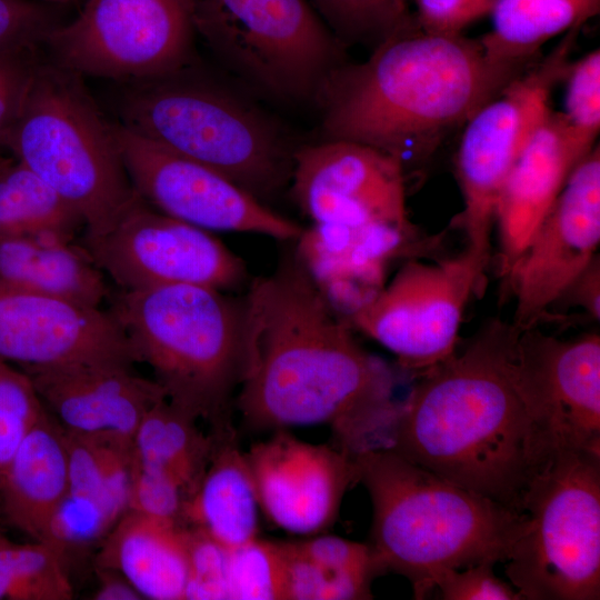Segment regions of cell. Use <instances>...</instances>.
I'll return each mask as SVG.
<instances>
[{
	"label": "cell",
	"mask_w": 600,
	"mask_h": 600,
	"mask_svg": "<svg viewBox=\"0 0 600 600\" xmlns=\"http://www.w3.org/2000/svg\"><path fill=\"white\" fill-rule=\"evenodd\" d=\"M241 303L236 406L247 427L324 424L351 457L390 448L401 402L393 371L357 342L297 253L253 279Z\"/></svg>",
	"instance_id": "obj_1"
},
{
	"label": "cell",
	"mask_w": 600,
	"mask_h": 600,
	"mask_svg": "<svg viewBox=\"0 0 600 600\" xmlns=\"http://www.w3.org/2000/svg\"><path fill=\"white\" fill-rule=\"evenodd\" d=\"M519 333L491 319L461 353L416 377L388 449L521 513L530 481L552 456L517 380Z\"/></svg>",
	"instance_id": "obj_2"
},
{
	"label": "cell",
	"mask_w": 600,
	"mask_h": 600,
	"mask_svg": "<svg viewBox=\"0 0 600 600\" xmlns=\"http://www.w3.org/2000/svg\"><path fill=\"white\" fill-rule=\"evenodd\" d=\"M529 68L496 63L479 40L426 31L413 16L366 61L333 70L314 102L324 140L373 147L404 168Z\"/></svg>",
	"instance_id": "obj_3"
},
{
	"label": "cell",
	"mask_w": 600,
	"mask_h": 600,
	"mask_svg": "<svg viewBox=\"0 0 600 600\" xmlns=\"http://www.w3.org/2000/svg\"><path fill=\"white\" fill-rule=\"evenodd\" d=\"M372 504L370 546L387 571L406 577L414 599L446 570L509 558L524 514L460 487L391 449L353 457Z\"/></svg>",
	"instance_id": "obj_4"
},
{
	"label": "cell",
	"mask_w": 600,
	"mask_h": 600,
	"mask_svg": "<svg viewBox=\"0 0 600 600\" xmlns=\"http://www.w3.org/2000/svg\"><path fill=\"white\" fill-rule=\"evenodd\" d=\"M120 84L119 123L130 131L221 173L262 202L290 182L298 147L289 131L199 62Z\"/></svg>",
	"instance_id": "obj_5"
},
{
	"label": "cell",
	"mask_w": 600,
	"mask_h": 600,
	"mask_svg": "<svg viewBox=\"0 0 600 600\" xmlns=\"http://www.w3.org/2000/svg\"><path fill=\"white\" fill-rule=\"evenodd\" d=\"M108 310L167 399L211 429L231 422L244 377L242 303L190 284L112 291Z\"/></svg>",
	"instance_id": "obj_6"
},
{
	"label": "cell",
	"mask_w": 600,
	"mask_h": 600,
	"mask_svg": "<svg viewBox=\"0 0 600 600\" xmlns=\"http://www.w3.org/2000/svg\"><path fill=\"white\" fill-rule=\"evenodd\" d=\"M82 217L83 232L112 226L137 193L109 122L82 76L42 58L22 110L1 142Z\"/></svg>",
	"instance_id": "obj_7"
},
{
	"label": "cell",
	"mask_w": 600,
	"mask_h": 600,
	"mask_svg": "<svg viewBox=\"0 0 600 600\" xmlns=\"http://www.w3.org/2000/svg\"><path fill=\"white\" fill-rule=\"evenodd\" d=\"M506 574L523 600L600 599V456L556 453L530 481Z\"/></svg>",
	"instance_id": "obj_8"
},
{
	"label": "cell",
	"mask_w": 600,
	"mask_h": 600,
	"mask_svg": "<svg viewBox=\"0 0 600 600\" xmlns=\"http://www.w3.org/2000/svg\"><path fill=\"white\" fill-rule=\"evenodd\" d=\"M196 33L244 84L286 103L314 102L346 63L344 43L307 0H192Z\"/></svg>",
	"instance_id": "obj_9"
},
{
	"label": "cell",
	"mask_w": 600,
	"mask_h": 600,
	"mask_svg": "<svg viewBox=\"0 0 600 600\" xmlns=\"http://www.w3.org/2000/svg\"><path fill=\"white\" fill-rule=\"evenodd\" d=\"M580 29L567 31L552 51L514 78L464 123L457 152V174L464 201L461 223L468 240L466 250L484 279L500 191L550 110L551 92L564 78Z\"/></svg>",
	"instance_id": "obj_10"
},
{
	"label": "cell",
	"mask_w": 600,
	"mask_h": 600,
	"mask_svg": "<svg viewBox=\"0 0 600 600\" xmlns=\"http://www.w3.org/2000/svg\"><path fill=\"white\" fill-rule=\"evenodd\" d=\"M192 0H87L43 48L80 76L128 83L198 63Z\"/></svg>",
	"instance_id": "obj_11"
},
{
	"label": "cell",
	"mask_w": 600,
	"mask_h": 600,
	"mask_svg": "<svg viewBox=\"0 0 600 600\" xmlns=\"http://www.w3.org/2000/svg\"><path fill=\"white\" fill-rule=\"evenodd\" d=\"M121 290L190 284L229 291L246 280L243 261L210 231L170 217L138 194L100 233L76 240Z\"/></svg>",
	"instance_id": "obj_12"
},
{
	"label": "cell",
	"mask_w": 600,
	"mask_h": 600,
	"mask_svg": "<svg viewBox=\"0 0 600 600\" xmlns=\"http://www.w3.org/2000/svg\"><path fill=\"white\" fill-rule=\"evenodd\" d=\"M484 282L467 250L436 263L409 259L349 324L392 352L416 378L457 351L466 304Z\"/></svg>",
	"instance_id": "obj_13"
},
{
	"label": "cell",
	"mask_w": 600,
	"mask_h": 600,
	"mask_svg": "<svg viewBox=\"0 0 600 600\" xmlns=\"http://www.w3.org/2000/svg\"><path fill=\"white\" fill-rule=\"evenodd\" d=\"M116 139L136 193L157 210L207 231L297 240L302 228L221 173L120 123Z\"/></svg>",
	"instance_id": "obj_14"
},
{
	"label": "cell",
	"mask_w": 600,
	"mask_h": 600,
	"mask_svg": "<svg viewBox=\"0 0 600 600\" xmlns=\"http://www.w3.org/2000/svg\"><path fill=\"white\" fill-rule=\"evenodd\" d=\"M514 369L521 393L551 456H600V337L562 341L538 327L519 333Z\"/></svg>",
	"instance_id": "obj_15"
},
{
	"label": "cell",
	"mask_w": 600,
	"mask_h": 600,
	"mask_svg": "<svg viewBox=\"0 0 600 600\" xmlns=\"http://www.w3.org/2000/svg\"><path fill=\"white\" fill-rule=\"evenodd\" d=\"M599 243L600 149L594 147L568 177L502 287L516 297L511 323L519 332L546 318L597 256Z\"/></svg>",
	"instance_id": "obj_16"
},
{
	"label": "cell",
	"mask_w": 600,
	"mask_h": 600,
	"mask_svg": "<svg viewBox=\"0 0 600 600\" xmlns=\"http://www.w3.org/2000/svg\"><path fill=\"white\" fill-rule=\"evenodd\" d=\"M290 182L313 223L413 227L406 211L404 168L373 147L349 140L298 147Z\"/></svg>",
	"instance_id": "obj_17"
},
{
	"label": "cell",
	"mask_w": 600,
	"mask_h": 600,
	"mask_svg": "<svg viewBox=\"0 0 600 600\" xmlns=\"http://www.w3.org/2000/svg\"><path fill=\"white\" fill-rule=\"evenodd\" d=\"M0 359L20 368L139 362L108 309L1 284Z\"/></svg>",
	"instance_id": "obj_18"
},
{
	"label": "cell",
	"mask_w": 600,
	"mask_h": 600,
	"mask_svg": "<svg viewBox=\"0 0 600 600\" xmlns=\"http://www.w3.org/2000/svg\"><path fill=\"white\" fill-rule=\"evenodd\" d=\"M260 508L277 527L314 534L336 520L357 483L353 457L337 447L298 439L286 429L246 451Z\"/></svg>",
	"instance_id": "obj_19"
},
{
	"label": "cell",
	"mask_w": 600,
	"mask_h": 600,
	"mask_svg": "<svg viewBox=\"0 0 600 600\" xmlns=\"http://www.w3.org/2000/svg\"><path fill=\"white\" fill-rule=\"evenodd\" d=\"M297 256L319 290L343 320H349L384 287L390 262L413 259L436 247V240L413 227L314 223L297 239Z\"/></svg>",
	"instance_id": "obj_20"
},
{
	"label": "cell",
	"mask_w": 600,
	"mask_h": 600,
	"mask_svg": "<svg viewBox=\"0 0 600 600\" xmlns=\"http://www.w3.org/2000/svg\"><path fill=\"white\" fill-rule=\"evenodd\" d=\"M48 411L67 430L114 432L133 439L144 414L167 398L154 380L132 367L70 364L20 368Z\"/></svg>",
	"instance_id": "obj_21"
},
{
	"label": "cell",
	"mask_w": 600,
	"mask_h": 600,
	"mask_svg": "<svg viewBox=\"0 0 600 600\" xmlns=\"http://www.w3.org/2000/svg\"><path fill=\"white\" fill-rule=\"evenodd\" d=\"M592 149L574 137L561 112L551 109L533 132L496 206L502 287L568 177Z\"/></svg>",
	"instance_id": "obj_22"
},
{
	"label": "cell",
	"mask_w": 600,
	"mask_h": 600,
	"mask_svg": "<svg viewBox=\"0 0 600 600\" xmlns=\"http://www.w3.org/2000/svg\"><path fill=\"white\" fill-rule=\"evenodd\" d=\"M210 431L211 456L198 487L184 503L182 526L201 530L232 549L258 537L260 503L232 423Z\"/></svg>",
	"instance_id": "obj_23"
},
{
	"label": "cell",
	"mask_w": 600,
	"mask_h": 600,
	"mask_svg": "<svg viewBox=\"0 0 600 600\" xmlns=\"http://www.w3.org/2000/svg\"><path fill=\"white\" fill-rule=\"evenodd\" d=\"M68 490L64 429L47 409L0 480V507L12 527L33 541H48L51 519Z\"/></svg>",
	"instance_id": "obj_24"
},
{
	"label": "cell",
	"mask_w": 600,
	"mask_h": 600,
	"mask_svg": "<svg viewBox=\"0 0 600 600\" xmlns=\"http://www.w3.org/2000/svg\"><path fill=\"white\" fill-rule=\"evenodd\" d=\"M152 600H183L189 561L186 527L127 510L110 530L97 558Z\"/></svg>",
	"instance_id": "obj_25"
},
{
	"label": "cell",
	"mask_w": 600,
	"mask_h": 600,
	"mask_svg": "<svg viewBox=\"0 0 600 600\" xmlns=\"http://www.w3.org/2000/svg\"><path fill=\"white\" fill-rule=\"evenodd\" d=\"M0 284L89 307L112 292L77 241L43 236H0Z\"/></svg>",
	"instance_id": "obj_26"
},
{
	"label": "cell",
	"mask_w": 600,
	"mask_h": 600,
	"mask_svg": "<svg viewBox=\"0 0 600 600\" xmlns=\"http://www.w3.org/2000/svg\"><path fill=\"white\" fill-rule=\"evenodd\" d=\"M599 11L600 0H497L492 28L479 41L491 61L529 68L547 41Z\"/></svg>",
	"instance_id": "obj_27"
},
{
	"label": "cell",
	"mask_w": 600,
	"mask_h": 600,
	"mask_svg": "<svg viewBox=\"0 0 600 600\" xmlns=\"http://www.w3.org/2000/svg\"><path fill=\"white\" fill-rule=\"evenodd\" d=\"M213 434H204L198 420L167 398L142 418L134 436V457L173 477L187 493H193L207 468Z\"/></svg>",
	"instance_id": "obj_28"
},
{
	"label": "cell",
	"mask_w": 600,
	"mask_h": 600,
	"mask_svg": "<svg viewBox=\"0 0 600 600\" xmlns=\"http://www.w3.org/2000/svg\"><path fill=\"white\" fill-rule=\"evenodd\" d=\"M84 229L79 212L13 157L0 162V236L74 240Z\"/></svg>",
	"instance_id": "obj_29"
},
{
	"label": "cell",
	"mask_w": 600,
	"mask_h": 600,
	"mask_svg": "<svg viewBox=\"0 0 600 600\" xmlns=\"http://www.w3.org/2000/svg\"><path fill=\"white\" fill-rule=\"evenodd\" d=\"M64 442L68 493L99 500L121 518L128 510L133 439L114 432L82 433L64 429Z\"/></svg>",
	"instance_id": "obj_30"
},
{
	"label": "cell",
	"mask_w": 600,
	"mask_h": 600,
	"mask_svg": "<svg viewBox=\"0 0 600 600\" xmlns=\"http://www.w3.org/2000/svg\"><path fill=\"white\" fill-rule=\"evenodd\" d=\"M66 549L51 541L14 543L0 534V600H70Z\"/></svg>",
	"instance_id": "obj_31"
},
{
	"label": "cell",
	"mask_w": 600,
	"mask_h": 600,
	"mask_svg": "<svg viewBox=\"0 0 600 600\" xmlns=\"http://www.w3.org/2000/svg\"><path fill=\"white\" fill-rule=\"evenodd\" d=\"M296 542L323 570L334 600L372 599V581L387 572L370 543L328 534Z\"/></svg>",
	"instance_id": "obj_32"
},
{
	"label": "cell",
	"mask_w": 600,
	"mask_h": 600,
	"mask_svg": "<svg viewBox=\"0 0 600 600\" xmlns=\"http://www.w3.org/2000/svg\"><path fill=\"white\" fill-rule=\"evenodd\" d=\"M229 600H284L282 541L256 537L229 549Z\"/></svg>",
	"instance_id": "obj_33"
},
{
	"label": "cell",
	"mask_w": 600,
	"mask_h": 600,
	"mask_svg": "<svg viewBox=\"0 0 600 600\" xmlns=\"http://www.w3.org/2000/svg\"><path fill=\"white\" fill-rule=\"evenodd\" d=\"M329 29L343 42L378 44L409 21L407 0H312Z\"/></svg>",
	"instance_id": "obj_34"
},
{
	"label": "cell",
	"mask_w": 600,
	"mask_h": 600,
	"mask_svg": "<svg viewBox=\"0 0 600 600\" xmlns=\"http://www.w3.org/2000/svg\"><path fill=\"white\" fill-rule=\"evenodd\" d=\"M46 411L28 374L0 359V480L21 442Z\"/></svg>",
	"instance_id": "obj_35"
},
{
	"label": "cell",
	"mask_w": 600,
	"mask_h": 600,
	"mask_svg": "<svg viewBox=\"0 0 600 600\" xmlns=\"http://www.w3.org/2000/svg\"><path fill=\"white\" fill-rule=\"evenodd\" d=\"M562 81L566 100L561 113L576 138L592 149L600 131V50L571 61Z\"/></svg>",
	"instance_id": "obj_36"
},
{
	"label": "cell",
	"mask_w": 600,
	"mask_h": 600,
	"mask_svg": "<svg viewBox=\"0 0 600 600\" xmlns=\"http://www.w3.org/2000/svg\"><path fill=\"white\" fill-rule=\"evenodd\" d=\"M186 531L189 571L183 600H229V549L201 530Z\"/></svg>",
	"instance_id": "obj_37"
},
{
	"label": "cell",
	"mask_w": 600,
	"mask_h": 600,
	"mask_svg": "<svg viewBox=\"0 0 600 600\" xmlns=\"http://www.w3.org/2000/svg\"><path fill=\"white\" fill-rule=\"evenodd\" d=\"M119 519L99 500L67 493L51 519L48 541L64 549L92 542L109 533Z\"/></svg>",
	"instance_id": "obj_38"
},
{
	"label": "cell",
	"mask_w": 600,
	"mask_h": 600,
	"mask_svg": "<svg viewBox=\"0 0 600 600\" xmlns=\"http://www.w3.org/2000/svg\"><path fill=\"white\" fill-rule=\"evenodd\" d=\"M186 501L187 493L173 477L133 458L128 510L182 526Z\"/></svg>",
	"instance_id": "obj_39"
},
{
	"label": "cell",
	"mask_w": 600,
	"mask_h": 600,
	"mask_svg": "<svg viewBox=\"0 0 600 600\" xmlns=\"http://www.w3.org/2000/svg\"><path fill=\"white\" fill-rule=\"evenodd\" d=\"M60 8L41 0H0V49L43 48L62 23Z\"/></svg>",
	"instance_id": "obj_40"
},
{
	"label": "cell",
	"mask_w": 600,
	"mask_h": 600,
	"mask_svg": "<svg viewBox=\"0 0 600 600\" xmlns=\"http://www.w3.org/2000/svg\"><path fill=\"white\" fill-rule=\"evenodd\" d=\"M36 47L0 49V146L16 123L37 68L42 60Z\"/></svg>",
	"instance_id": "obj_41"
},
{
	"label": "cell",
	"mask_w": 600,
	"mask_h": 600,
	"mask_svg": "<svg viewBox=\"0 0 600 600\" xmlns=\"http://www.w3.org/2000/svg\"><path fill=\"white\" fill-rule=\"evenodd\" d=\"M492 561L443 571L436 588L444 600H523L518 590L494 574Z\"/></svg>",
	"instance_id": "obj_42"
},
{
	"label": "cell",
	"mask_w": 600,
	"mask_h": 600,
	"mask_svg": "<svg viewBox=\"0 0 600 600\" xmlns=\"http://www.w3.org/2000/svg\"><path fill=\"white\" fill-rule=\"evenodd\" d=\"M418 24L426 31L460 34L471 22L490 14L497 0H412Z\"/></svg>",
	"instance_id": "obj_43"
},
{
	"label": "cell",
	"mask_w": 600,
	"mask_h": 600,
	"mask_svg": "<svg viewBox=\"0 0 600 600\" xmlns=\"http://www.w3.org/2000/svg\"><path fill=\"white\" fill-rule=\"evenodd\" d=\"M582 307L593 319L600 320V258L597 254L554 302Z\"/></svg>",
	"instance_id": "obj_44"
},
{
	"label": "cell",
	"mask_w": 600,
	"mask_h": 600,
	"mask_svg": "<svg viewBox=\"0 0 600 600\" xmlns=\"http://www.w3.org/2000/svg\"><path fill=\"white\" fill-rule=\"evenodd\" d=\"M100 586L94 599L98 600H137L138 591L122 577L117 578L104 569H100Z\"/></svg>",
	"instance_id": "obj_45"
},
{
	"label": "cell",
	"mask_w": 600,
	"mask_h": 600,
	"mask_svg": "<svg viewBox=\"0 0 600 600\" xmlns=\"http://www.w3.org/2000/svg\"><path fill=\"white\" fill-rule=\"evenodd\" d=\"M41 1H44L53 6L63 7V6L74 3L78 0H41Z\"/></svg>",
	"instance_id": "obj_46"
},
{
	"label": "cell",
	"mask_w": 600,
	"mask_h": 600,
	"mask_svg": "<svg viewBox=\"0 0 600 600\" xmlns=\"http://www.w3.org/2000/svg\"><path fill=\"white\" fill-rule=\"evenodd\" d=\"M1 149H2V148L0 147V162L6 158V157L2 154Z\"/></svg>",
	"instance_id": "obj_47"
}]
</instances>
